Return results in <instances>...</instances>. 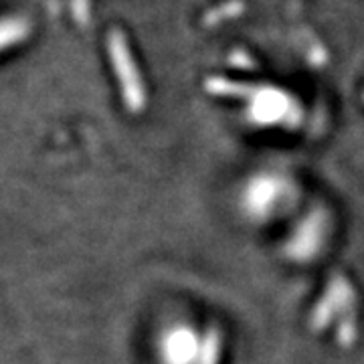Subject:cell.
Returning a JSON list of instances; mask_svg holds the SVG:
<instances>
[{
  "mask_svg": "<svg viewBox=\"0 0 364 364\" xmlns=\"http://www.w3.org/2000/svg\"><path fill=\"white\" fill-rule=\"evenodd\" d=\"M291 184L277 174H259L249 182L241 205L251 219L265 221L294 200Z\"/></svg>",
  "mask_w": 364,
  "mask_h": 364,
  "instance_id": "cell-1",
  "label": "cell"
},
{
  "mask_svg": "<svg viewBox=\"0 0 364 364\" xmlns=\"http://www.w3.org/2000/svg\"><path fill=\"white\" fill-rule=\"evenodd\" d=\"M200 350V338L191 326H172L164 332L160 342L162 364H196Z\"/></svg>",
  "mask_w": 364,
  "mask_h": 364,
  "instance_id": "cell-2",
  "label": "cell"
},
{
  "mask_svg": "<svg viewBox=\"0 0 364 364\" xmlns=\"http://www.w3.org/2000/svg\"><path fill=\"white\" fill-rule=\"evenodd\" d=\"M326 239V219L320 210L312 213L299 223L294 237L287 241V255L294 261H312V257L322 249Z\"/></svg>",
  "mask_w": 364,
  "mask_h": 364,
  "instance_id": "cell-3",
  "label": "cell"
},
{
  "mask_svg": "<svg viewBox=\"0 0 364 364\" xmlns=\"http://www.w3.org/2000/svg\"><path fill=\"white\" fill-rule=\"evenodd\" d=\"M221 348L223 340L219 330L208 328L205 336L200 338V350H198L196 364H219L221 363Z\"/></svg>",
  "mask_w": 364,
  "mask_h": 364,
  "instance_id": "cell-4",
  "label": "cell"
},
{
  "mask_svg": "<svg viewBox=\"0 0 364 364\" xmlns=\"http://www.w3.org/2000/svg\"><path fill=\"white\" fill-rule=\"evenodd\" d=\"M338 316L336 306L332 304V299L328 298L326 294H322V298L318 299V304L314 306L312 316H310V328L314 332H322L328 326L332 324V320Z\"/></svg>",
  "mask_w": 364,
  "mask_h": 364,
  "instance_id": "cell-5",
  "label": "cell"
},
{
  "mask_svg": "<svg viewBox=\"0 0 364 364\" xmlns=\"http://www.w3.org/2000/svg\"><path fill=\"white\" fill-rule=\"evenodd\" d=\"M358 338V320L356 314L352 316H342L338 322V330H336V340L342 348H350Z\"/></svg>",
  "mask_w": 364,
  "mask_h": 364,
  "instance_id": "cell-6",
  "label": "cell"
}]
</instances>
